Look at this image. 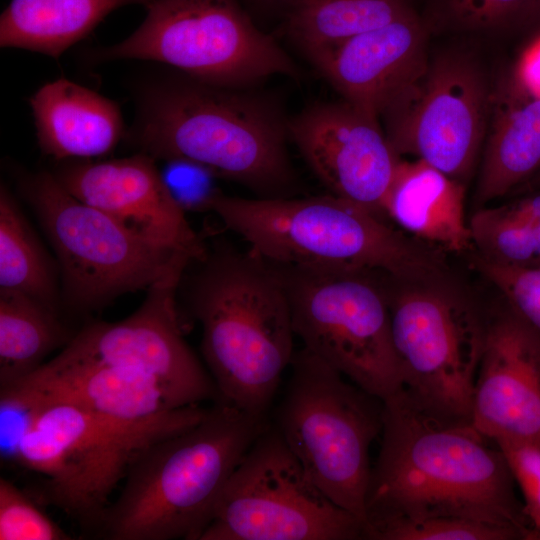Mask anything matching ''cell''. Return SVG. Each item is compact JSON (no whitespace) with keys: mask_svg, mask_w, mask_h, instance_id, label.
I'll use <instances>...</instances> for the list:
<instances>
[{"mask_svg":"<svg viewBox=\"0 0 540 540\" xmlns=\"http://www.w3.org/2000/svg\"><path fill=\"white\" fill-rule=\"evenodd\" d=\"M199 405L144 418H122L70 406L24 413L14 456L45 480L43 498L84 528L96 529L109 498L154 443L196 425Z\"/></svg>","mask_w":540,"mask_h":540,"instance_id":"8992f818","label":"cell"},{"mask_svg":"<svg viewBox=\"0 0 540 540\" xmlns=\"http://www.w3.org/2000/svg\"><path fill=\"white\" fill-rule=\"evenodd\" d=\"M475 199L483 206L517 191L540 171V97L515 70L492 84Z\"/></svg>","mask_w":540,"mask_h":540,"instance_id":"ffe728a7","label":"cell"},{"mask_svg":"<svg viewBox=\"0 0 540 540\" xmlns=\"http://www.w3.org/2000/svg\"><path fill=\"white\" fill-rule=\"evenodd\" d=\"M182 276L154 283L140 307L125 319L83 327L58 354L146 375L159 383L177 407L222 401L214 380L182 334L176 307Z\"/></svg>","mask_w":540,"mask_h":540,"instance_id":"5bb4252c","label":"cell"},{"mask_svg":"<svg viewBox=\"0 0 540 540\" xmlns=\"http://www.w3.org/2000/svg\"><path fill=\"white\" fill-rule=\"evenodd\" d=\"M141 25L102 49L99 60H149L193 80L243 89L273 75L296 77L297 66L234 0H149Z\"/></svg>","mask_w":540,"mask_h":540,"instance_id":"30bf717a","label":"cell"},{"mask_svg":"<svg viewBox=\"0 0 540 540\" xmlns=\"http://www.w3.org/2000/svg\"><path fill=\"white\" fill-rule=\"evenodd\" d=\"M536 189H540V171L528 182L522 185L516 192L525 193Z\"/></svg>","mask_w":540,"mask_h":540,"instance_id":"e575fe53","label":"cell"},{"mask_svg":"<svg viewBox=\"0 0 540 540\" xmlns=\"http://www.w3.org/2000/svg\"><path fill=\"white\" fill-rule=\"evenodd\" d=\"M1 410L28 412L70 406L122 418L154 416L175 406L154 379L94 360L59 354L0 391Z\"/></svg>","mask_w":540,"mask_h":540,"instance_id":"d6986e66","label":"cell"},{"mask_svg":"<svg viewBox=\"0 0 540 540\" xmlns=\"http://www.w3.org/2000/svg\"><path fill=\"white\" fill-rule=\"evenodd\" d=\"M470 262L501 292L505 302L540 334V265H499L475 252L471 253Z\"/></svg>","mask_w":540,"mask_h":540,"instance_id":"4dcf8cb0","label":"cell"},{"mask_svg":"<svg viewBox=\"0 0 540 540\" xmlns=\"http://www.w3.org/2000/svg\"><path fill=\"white\" fill-rule=\"evenodd\" d=\"M13 482L0 478V540H71Z\"/></svg>","mask_w":540,"mask_h":540,"instance_id":"f546056e","label":"cell"},{"mask_svg":"<svg viewBox=\"0 0 540 540\" xmlns=\"http://www.w3.org/2000/svg\"><path fill=\"white\" fill-rule=\"evenodd\" d=\"M412 10L408 0H296L289 30L311 57Z\"/></svg>","mask_w":540,"mask_h":540,"instance_id":"d4e9b609","label":"cell"},{"mask_svg":"<svg viewBox=\"0 0 540 540\" xmlns=\"http://www.w3.org/2000/svg\"><path fill=\"white\" fill-rule=\"evenodd\" d=\"M381 434L363 532L397 520L457 517L538 540L504 454L471 423L429 412L401 387L383 400Z\"/></svg>","mask_w":540,"mask_h":540,"instance_id":"6da1fadb","label":"cell"},{"mask_svg":"<svg viewBox=\"0 0 540 540\" xmlns=\"http://www.w3.org/2000/svg\"><path fill=\"white\" fill-rule=\"evenodd\" d=\"M290 367L271 423L312 482L364 525L369 451L382 430L383 401L305 347Z\"/></svg>","mask_w":540,"mask_h":540,"instance_id":"52a82bcc","label":"cell"},{"mask_svg":"<svg viewBox=\"0 0 540 540\" xmlns=\"http://www.w3.org/2000/svg\"><path fill=\"white\" fill-rule=\"evenodd\" d=\"M382 282L402 388L429 412L470 423L486 320L439 284Z\"/></svg>","mask_w":540,"mask_h":540,"instance_id":"7c38bea8","label":"cell"},{"mask_svg":"<svg viewBox=\"0 0 540 540\" xmlns=\"http://www.w3.org/2000/svg\"><path fill=\"white\" fill-rule=\"evenodd\" d=\"M293 1L295 2L296 0H293Z\"/></svg>","mask_w":540,"mask_h":540,"instance_id":"d590c367","label":"cell"},{"mask_svg":"<svg viewBox=\"0 0 540 540\" xmlns=\"http://www.w3.org/2000/svg\"><path fill=\"white\" fill-rule=\"evenodd\" d=\"M268 416L217 401L194 426L146 449L105 509L97 535L108 540H200L215 504Z\"/></svg>","mask_w":540,"mask_h":540,"instance_id":"5b68a950","label":"cell"},{"mask_svg":"<svg viewBox=\"0 0 540 540\" xmlns=\"http://www.w3.org/2000/svg\"><path fill=\"white\" fill-rule=\"evenodd\" d=\"M42 152L56 160L110 153L123 134L118 105L67 79L46 83L29 99Z\"/></svg>","mask_w":540,"mask_h":540,"instance_id":"7402d4cb","label":"cell"},{"mask_svg":"<svg viewBox=\"0 0 540 540\" xmlns=\"http://www.w3.org/2000/svg\"><path fill=\"white\" fill-rule=\"evenodd\" d=\"M465 185L420 159L400 158L382 211L403 232L442 252L473 251Z\"/></svg>","mask_w":540,"mask_h":540,"instance_id":"44dd1931","label":"cell"},{"mask_svg":"<svg viewBox=\"0 0 540 540\" xmlns=\"http://www.w3.org/2000/svg\"><path fill=\"white\" fill-rule=\"evenodd\" d=\"M427 28L497 32L540 27V0H428Z\"/></svg>","mask_w":540,"mask_h":540,"instance_id":"83f0119b","label":"cell"},{"mask_svg":"<svg viewBox=\"0 0 540 540\" xmlns=\"http://www.w3.org/2000/svg\"><path fill=\"white\" fill-rule=\"evenodd\" d=\"M515 73L529 91L540 97V37L526 49Z\"/></svg>","mask_w":540,"mask_h":540,"instance_id":"836d02e7","label":"cell"},{"mask_svg":"<svg viewBox=\"0 0 540 540\" xmlns=\"http://www.w3.org/2000/svg\"><path fill=\"white\" fill-rule=\"evenodd\" d=\"M275 265L303 347L382 401L402 387L382 273Z\"/></svg>","mask_w":540,"mask_h":540,"instance_id":"ba28073f","label":"cell"},{"mask_svg":"<svg viewBox=\"0 0 540 540\" xmlns=\"http://www.w3.org/2000/svg\"><path fill=\"white\" fill-rule=\"evenodd\" d=\"M209 210L274 264L380 272L414 285L438 284L447 270L442 251L332 194L243 198L218 192Z\"/></svg>","mask_w":540,"mask_h":540,"instance_id":"277c9868","label":"cell"},{"mask_svg":"<svg viewBox=\"0 0 540 540\" xmlns=\"http://www.w3.org/2000/svg\"><path fill=\"white\" fill-rule=\"evenodd\" d=\"M492 84L461 52L428 59L421 75L385 110L386 137L398 157L423 160L467 181L483 149Z\"/></svg>","mask_w":540,"mask_h":540,"instance_id":"4fadbf2b","label":"cell"},{"mask_svg":"<svg viewBox=\"0 0 540 540\" xmlns=\"http://www.w3.org/2000/svg\"><path fill=\"white\" fill-rule=\"evenodd\" d=\"M189 292L201 353L221 399L269 416L293 355L291 310L279 268L248 249L220 248L200 261Z\"/></svg>","mask_w":540,"mask_h":540,"instance_id":"7a4b0ae2","label":"cell"},{"mask_svg":"<svg viewBox=\"0 0 540 540\" xmlns=\"http://www.w3.org/2000/svg\"><path fill=\"white\" fill-rule=\"evenodd\" d=\"M0 290L26 294L58 310L53 266L4 186L0 190Z\"/></svg>","mask_w":540,"mask_h":540,"instance_id":"4316f807","label":"cell"},{"mask_svg":"<svg viewBox=\"0 0 540 540\" xmlns=\"http://www.w3.org/2000/svg\"><path fill=\"white\" fill-rule=\"evenodd\" d=\"M73 335L58 310L26 294L0 290V391L36 371Z\"/></svg>","mask_w":540,"mask_h":540,"instance_id":"cb8c5ba5","label":"cell"},{"mask_svg":"<svg viewBox=\"0 0 540 540\" xmlns=\"http://www.w3.org/2000/svg\"><path fill=\"white\" fill-rule=\"evenodd\" d=\"M427 29L412 10L309 58L344 101L379 118L424 71Z\"/></svg>","mask_w":540,"mask_h":540,"instance_id":"ac0fdd59","label":"cell"},{"mask_svg":"<svg viewBox=\"0 0 540 540\" xmlns=\"http://www.w3.org/2000/svg\"><path fill=\"white\" fill-rule=\"evenodd\" d=\"M162 176L175 200L184 209L209 210L211 199L218 193L210 188L207 170L195 164L170 160Z\"/></svg>","mask_w":540,"mask_h":540,"instance_id":"d6a6232c","label":"cell"},{"mask_svg":"<svg viewBox=\"0 0 540 540\" xmlns=\"http://www.w3.org/2000/svg\"><path fill=\"white\" fill-rule=\"evenodd\" d=\"M470 423L495 445L540 447V334L506 302L486 320Z\"/></svg>","mask_w":540,"mask_h":540,"instance_id":"2e32d148","label":"cell"},{"mask_svg":"<svg viewBox=\"0 0 540 540\" xmlns=\"http://www.w3.org/2000/svg\"><path fill=\"white\" fill-rule=\"evenodd\" d=\"M54 175L73 196L138 234L182 252L194 262L206 257V246L151 155L141 152L119 159L80 161Z\"/></svg>","mask_w":540,"mask_h":540,"instance_id":"e0dca14e","label":"cell"},{"mask_svg":"<svg viewBox=\"0 0 540 540\" xmlns=\"http://www.w3.org/2000/svg\"><path fill=\"white\" fill-rule=\"evenodd\" d=\"M26 192L55 251L65 300L77 311H94L122 294L183 275L194 262L79 200L54 174L36 175Z\"/></svg>","mask_w":540,"mask_h":540,"instance_id":"9c48e42d","label":"cell"},{"mask_svg":"<svg viewBox=\"0 0 540 540\" xmlns=\"http://www.w3.org/2000/svg\"><path fill=\"white\" fill-rule=\"evenodd\" d=\"M363 527L312 482L269 422L230 475L200 540H355Z\"/></svg>","mask_w":540,"mask_h":540,"instance_id":"8fae6325","label":"cell"},{"mask_svg":"<svg viewBox=\"0 0 540 540\" xmlns=\"http://www.w3.org/2000/svg\"><path fill=\"white\" fill-rule=\"evenodd\" d=\"M496 207H480L469 228L474 252L499 265H540V189Z\"/></svg>","mask_w":540,"mask_h":540,"instance_id":"484cf974","label":"cell"},{"mask_svg":"<svg viewBox=\"0 0 540 540\" xmlns=\"http://www.w3.org/2000/svg\"><path fill=\"white\" fill-rule=\"evenodd\" d=\"M496 446L506 458L523 496L525 516L540 540V447L511 443Z\"/></svg>","mask_w":540,"mask_h":540,"instance_id":"1f68e13d","label":"cell"},{"mask_svg":"<svg viewBox=\"0 0 540 540\" xmlns=\"http://www.w3.org/2000/svg\"><path fill=\"white\" fill-rule=\"evenodd\" d=\"M363 539L526 540L525 536L514 528L457 517L391 521L365 529Z\"/></svg>","mask_w":540,"mask_h":540,"instance_id":"f1b7e54d","label":"cell"},{"mask_svg":"<svg viewBox=\"0 0 540 540\" xmlns=\"http://www.w3.org/2000/svg\"><path fill=\"white\" fill-rule=\"evenodd\" d=\"M288 138V122L268 100L191 78L147 90L135 130L142 152L195 164L258 198L289 197Z\"/></svg>","mask_w":540,"mask_h":540,"instance_id":"3957f363","label":"cell"},{"mask_svg":"<svg viewBox=\"0 0 540 540\" xmlns=\"http://www.w3.org/2000/svg\"><path fill=\"white\" fill-rule=\"evenodd\" d=\"M149 0H11L0 17V45L59 58L113 10Z\"/></svg>","mask_w":540,"mask_h":540,"instance_id":"603a6c76","label":"cell"},{"mask_svg":"<svg viewBox=\"0 0 540 540\" xmlns=\"http://www.w3.org/2000/svg\"><path fill=\"white\" fill-rule=\"evenodd\" d=\"M288 131L329 194L385 217L382 204L400 157L378 118L344 100L318 103L289 121Z\"/></svg>","mask_w":540,"mask_h":540,"instance_id":"9a60e30c","label":"cell"}]
</instances>
